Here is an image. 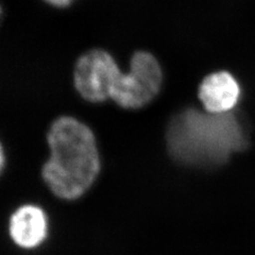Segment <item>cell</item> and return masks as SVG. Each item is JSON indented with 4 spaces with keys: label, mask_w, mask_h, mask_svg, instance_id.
Returning <instances> with one entry per match:
<instances>
[{
    "label": "cell",
    "mask_w": 255,
    "mask_h": 255,
    "mask_svg": "<svg viewBox=\"0 0 255 255\" xmlns=\"http://www.w3.org/2000/svg\"><path fill=\"white\" fill-rule=\"evenodd\" d=\"M169 152L175 161L198 168H215L248 146L247 132L233 112L202 113L189 109L175 116L167 132Z\"/></svg>",
    "instance_id": "obj_1"
},
{
    "label": "cell",
    "mask_w": 255,
    "mask_h": 255,
    "mask_svg": "<svg viewBox=\"0 0 255 255\" xmlns=\"http://www.w3.org/2000/svg\"><path fill=\"white\" fill-rule=\"evenodd\" d=\"M50 158L43 177L52 193L75 200L89 189L100 170V158L93 132L71 117L55 121L48 133Z\"/></svg>",
    "instance_id": "obj_2"
},
{
    "label": "cell",
    "mask_w": 255,
    "mask_h": 255,
    "mask_svg": "<svg viewBox=\"0 0 255 255\" xmlns=\"http://www.w3.org/2000/svg\"><path fill=\"white\" fill-rule=\"evenodd\" d=\"M161 66L152 54L136 52L131 60L129 73L119 75L111 98L125 109L146 106L157 95L162 85Z\"/></svg>",
    "instance_id": "obj_3"
},
{
    "label": "cell",
    "mask_w": 255,
    "mask_h": 255,
    "mask_svg": "<svg viewBox=\"0 0 255 255\" xmlns=\"http://www.w3.org/2000/svg\"><path fill=\"white\" fill-rule=\"evenodd\" d=\"M121 74L122 70L108 52L93 50L78 61L75 84L84 99L92 102L105 101L111 98Z\"/></svg>",
    "instance_id": "obj_4"
},
{
    "label": "cell",
    "mask_w": 255,
    "mask_h": 255,
    "mask_svg": "<svg viewBox=\"0 0 255 255\" xmlns=\"http://www.w3.org/2000/svg\"><path fill=\"white\" fill-rule=\"evenodd\" d=\"M239 95L241 89L237 81L227 71L207 76L199 89L203 107L213 114L229 113L236 106Z\"/></svg>",
    "instance_id": "obj_5"
},
{
    "label": "cell",
    "mask_w": 255,
    "mask_h": 255,
    "mask_svg": "<svg viewBox=\"0 0 255 255\" xmlns=\"http://www.w3.org/2000/svg\"><path fill=\"white\" fill-rule=\"evenodd\" d=\"M47 233L45 213L34 205H25L16 211L10 221V234L15 244L22 248H34Z\"/></svg>",
    "instance_id": "obj_6"
},
{
    "label": "cell",
    "mask_w": 255,
    "mask_h": 255,
    "mask_svg": "<svg viewBox=\"0 0 255 255\" xmlns=\"http://www.w3.org/2000/svg\"><path fill=\"white\" fill-rule=\"evenodd\" d=\"M45 1H47L48 3H50L54 6L62 7V6H67L68 4H70L73 0H45Z\"/></svg>",
    "instance_id": "obj_7"
},
{
    "label": "cell",
    "mask_w": 255,
    "mask_h": 255,
    "mask_svg": "<svg viewBox=\"0 0 255 255\" xmlns=\"http://www.w3.org/2000/svg\"><path fill=\"white\" fill-rule=\"evenodd\" d=\"M4 164V155H3V150L1 145H0V172L2 170V167Z\"/></svg>",
    "instance_id": "obj_8"
},
{
    "label": "cell",
    "mask_w": 255,
    "mask_h": 255,
    "mask_svg": "<svg viewBox=\"0 0 255 255\" xmlns=\"http://www.w3.org/2000/svg\"><path fill=\"white\" fill-rule=\"evenodd\" d=\"M0 16H1V6H0Z\"/></svg>",
    "instance_id": "obj_9"
}]
</instances>
